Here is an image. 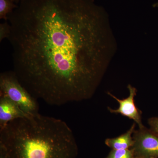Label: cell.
I'll return each mask as SVG.
<instances>
[{
	"label": "cell",
	"instance_id": "3957f363",
	"mask_svg": "<svg viewBox=\"0 0 158 158\" xmlns=\"http://www.w3.org/2000/svg\"><path fill=\"white\" fill-rule=\"evenodd\" d=\"M0 96L11 100L28 114L38 113L36 99L21 84L13 70L0 74Z\"/></svg>",
	"mask_w": 158,
	"mask_h": 158
},
{
	"label": "cell",
	"instance_id": "8992f818",
	"mask_svg": "<svg viewBox=\"0 0 158 158\" xmlns=\"http://www.w3.org/2000/svg\"><path fill=\"white\" fill-rule=\"evenodd\" d=\"M29 115L11 100L0 96V130L4 128L10 122Z\"/></svg>",
	"mask_w": 158,
	"mask_h": 158
},
{
	"label": "cell",
	"instance_id": "5b68a950",
	"mask_svg": "<svg viewBox=\"0 0 158 158\" xmlns=\"http://www.w3.org/2000/svg\"><path fill=\"white\" fill-rule=\"evenodd\" d=\"M128 89L129 91V95L123 99H119L110 92H108V94L116 100L119 104V107L118 109L114 110L108 107V110L111 113L120 114L130 119H132L135 123L138 125L139 128L142 127L144 126L142 122L141 112L137 107L135 102L137 90L131 85H128Z\"/></svg>",
	"mask_w": 158,
	"mask_h": 158
},
{
	"label": "cell",
	"instance_id": "5bb4252c",
	"mask_svg": "<svg viewBox=\"0 0 158 158\" xmlns=\"http://www.w3.org/2000/svg\"><path fill=\"white\" fill-rule=\"evenodd\" d=\"M157 158L152 157V158Z\"/></svg>",
	"mask_w": 158,
	"mask_h": 158
},
{
	"label": "cell",
	"instance_id": "6da1fadb",
	"mask_svg": "<svg viewBox=\"0 0 158 158\" xmlns=\"http://www.w3.org/2000/svg\"><path fill=\"white\" fill-rule=\"evenodd\" d=\"M8 21L13 71L34 98L61 106L93 97L116 47L94 0H20Z\"/></svg>",
	"mask_w": 158,
	"mask_h": 158
},
{
	"label": "cell",
	"instance_id": "30bf717a",
	"mask_svg": "<svg viewBox=\"0 0 158 158\" xmlns=\"http://www.w3.org/2000/svg\"><path fill=\"white\" fill-rule=\"evenodd\" d=\"M11 32V27L8 21L0 24V41L4 39H8Z\"/></svg>",
	"mask_w": 158,
	"mask_h": 158
},
{
	"label": "cell",
	"instance_id": "ba28073f",
	"mask_svg": "<svg viewBox=\"0 0 158 158\" xmlns=\"http://www.w3.org/2000/svg\"><path fill=\"white\" fill-rule=\"evenodd\" d=\"M17 7L12 0H0V19L8 21V15Z\"/></svg>",
	"mask_w": 158,
	"mask_h": 158
},
{
	"label": "cell",
	"instance_id": "277c9868",
	"mask_svg": "<svg viewBox=\"0 0 158 158\" xmlns=\"http://www.w3.org/2000/svg\"><path fill=\"white\" fill-rule=\"evenodd\" d=\"M131 148L137 158H158V135L145 126L135 130Z\"/></svg>",
	"mask_w": 158,
	"mask_h": 158
},
{
	"label": "cell",
	"instance_id": "7a4b0ae2",
	"mask_svg": "<svg viewBox=\"0 0 158 158\" xmlns=\"http://www.w3.org/2000/svg\"><path fill=\"white\" fill-rule=\"evenodd\" d=\"M0 146L10 158H76L78 154L67 123L39 113L15 119L0 130Z\"/></svg>",
	"mask_w": 158,
	"mask_h": 158
},
{
	"label": "cell",
	"instance_id": "52a82bcc",
	"mask_svg": "<svg viewBox=\"0 0 158 158\" xmlns=\"http://www.w3.org/2000/svg\"><path fill=\"white\" fill-rule=\"evenodd\" d=\"M136 123H134L130 129L124 134L115 138H107L105 144L113 150L130 149L134 144L133 134L135 131Z\"/></svg>",
	"mask_w": 158,
	"mask_h": 158
},
{
	"label": "cell",
	"instance_id": "7c38bea8",
	"mask_svg": "<svg viewBox=\"0 0 158 158\" xmlns=\"http://www.w3.org/2000/svg\"><path fill=\"white\" fill-rule=\"evenodd\" d=\"M0 158H10L4 148L0 146Z\"/></svg>",
	"mask_w": 158,
	"mask_h": 158
},
{
	"label": "cell",
	"instance_id": "4fadbf2b",
	"mask_svg": "<svg viewBox=\"0 0 158 158\" xmlns=\"http://www.w3.org/2000/svg\"><path fill=\"white\" fill-rule=\"evenodd\" d=\"M12 1L14 2V3H15V4H16V5H18L20 0H12Z\"/></svg>",
	"mask_w": 158,
	"mask_h": 158
},
{
	"label": "cell",
	"instance_id": "8fae6325",
	"mask_svg": "<svg viewBox=\"0 0 158 158\" xmlns=\"http://www.w3.org/2000/svg\"><path fill=\"white\" fill-rule=\"evenodd\" d=\"M148 124L150 129L158 135V117H152L148 119Z\"/></svg>",
	"mask_w": 158,
	"mask_h": 158
},
{
	"label": "cell",
	"instance_id": "9c48e42d",
	"mask_svg": "<svg viewBox=\"0 0 158 158\" xmlns=\"http://www.w3.org/2000/svg\"><path fill=\"white\" fill-rule=\"evenodd\" d=\"M105 158H137L132 150L130 149L113 150Z\"/></svg>",
	"mask_w": 158,
	"mask_h": 158
}]
</instances>
